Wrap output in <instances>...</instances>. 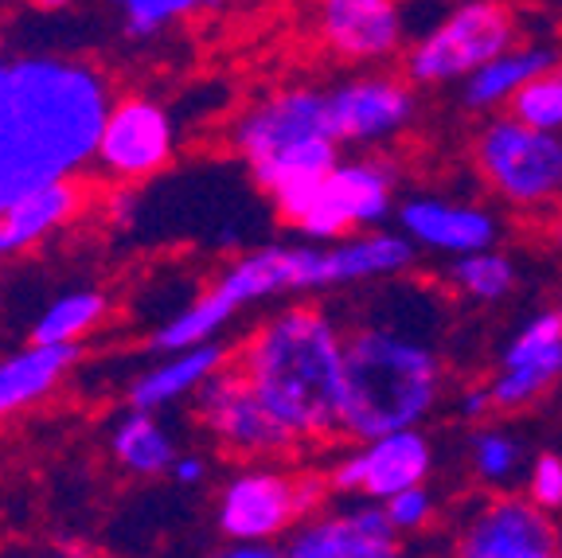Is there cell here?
<instances>
[{"label":"cell","mask_w":562,"mask_h":558,"mask_svg":"<svg viewBox=\"0 0 562 558\" xmlns=\"http://www.w3.org/2000/svg\"><path fill=\"white\" fill-rule=\"evenodd\" d=\"M110 114V87L87 63H0V215L40 183L87 165Z\"/></svg>","instance_id":"obj_1"},{"label":"cell","mask_w":562,"mask_h":558,"mask_svg":"<svg viewBox=\"0 0 562 558\" xmlns=\"http://www.w3.org/2000/svg\"><path fill=\"white\" fill-rule=\"evenodd\" d=\"M344 341L348 332L316 305H290L246 336L235 364L293 434H344Z\"/></svg>","instance_id":"obj_2"},{"label":"cell","mask_w":562,"mask_h":558,"mask_svg":"<svg viewBox=\"0 0 562 558\" xmlns=\"http://www.w3.org/2000/svg\"><path fill=\"white\" fill-rule=\"evenodd\" d=\"M446 394L438 344L403 316H375L344 341V437L371 442L391 429L422 426Z\"/></svg>","instance_id":"obj_3"},{"label":"cell","mask_w":562,"mask_h":558,"mask_svg":"<svg viewBox=\"0 0 562 558\" xmlns=\"http://www.w3.org/2000/svg\"><path fill=\"white\" fill-rule=\"evenodd\" d=\"M473 168L504 208L539 215L562 203V133L492 114L473 141Z\"/></svg>","instance_id":"obj_4"},{"label":"cell","mask_w":562,"mask_h":558,"mask_svg":"<svg viewBox=\"0 0 562 558\" xmlns=\"http://www.w3.org/2000/svg\"><path fill=\"white\" fill-rule=\"evenodd\" d=\"M516 12L504 0H465L403 55V75L414 87L465 82L476 67L516 44Z\"/></svg>","instance_id":"obj_5"},{"label":"cell","mask_w":562,"mask_h":558,"mask_svg":"<svg viewBox=\"0 0 562 558\" xmlns=\"http://www.w3.org/2000/svg\"><path fill=\"white\" fill-rule=\"evenodd\" d=\"M192 399H195V418L203 422V429H207L231 457L262 461V457L290 454L293 445L301 442V437L266 406L262 394L255 391V383L243 376L238 364L220 367Z\"/></svg>","instance_id":"obj_6"},{"label":"cell","mask_w":562,"mask_h":558,"mask_svg":"<svg viewBox=\"0 0 562 558\" xmlns=\"http://www.w3.org/2000/svg\"><path fill=\"white\" fill-rule=\"evenodd\" d=\"M453 550L461 558H559L562 524L527 492L501 489L461 515Z\"/></svg>","instance_id":"obj_7"},{"label":"cell","mask_w":562,"mask_h":558,"mask_svg":"<svg viewBox=\"0 0 562 558\" xmlns=\"http://www.w3.org/2000/svg\"><path fill=\"white\" fill-rule=\"evenodd\" d=\"M398 172L383 157H351L321 176L313 211L301 223L308 243H336L351 231L383 227V219L395 211Z\"/></svg>","instance_id":"obj_8"},{"label":"cell","mask_w":562,"mask_h":558,"mask_svg":"<svg viewBox=\"0 0 562 558\" xmlns=\"http://www.w3.org/2000/svg\"><path fill=\"white\" fill-rule=\"evenodd\" d=\"M434 472V445L422 426L391 429L371 442H356V449L340 457L328 472L333 492L363 500H391L411 484H426Z\"/></svg>","instance_id":"obj_9"},{"label":"cell","mask_w":562,"mask_h":558,"mask_svg":"<svg viewBox=\"0 0 562 558\" xmlns=\"http://www.w3.org/2000/svg\"><path fill=\"white\" fill-rule=\"evenodd\" d=\"M328 118L340 145L371 148L403 137L418 118L414 82L398 75H360L325 87Z\"/></svg>","instance_id":"obj_10"},{"label":"cell","mask_w":562,"mask_h":558,"mask_svg":"<svg viewBox=\"0 0 562 558\" xmlns=\"http://www.w3.org/2000/svg\"><path fill=\"white\" fill-rule=\"evenodd\" d=\"M313 137H336L328 118V98L321 87H290L250 105L231 130L238 157L250 165V172L270 165L285 148Z\"/></svg>","instance_id":"obj_11"},{"label":"cell","mask_w":562,"mask_h":558,"mask_svg":"<svg viewBox=\"0 0 562 558\" xmlns=\"http://www.w3.org/2000/svg\"><path fill=\"white\" fill-rule=\"evenodd\" d=\"M562 379V309H543L504 344L501 367L488 379L496 414H519L536 406Z\"/></svg>","instance_id":"obj_12"},{"label":"cell","mask_w":562,"mask_h":558,"mask_svg":"<svg viewBox=\"0 0 562 558\" xmlns=\"http://www.w3.org/2000/svg\"><path fill=\"white\" fill-rule=\"evenodd\" d=\"M301 524L297 472L250 465L227 480L220 492V532L227 539H285Z\"/></svg>","instance_id":"obj_13"},{"label":"cell","mask_w":562,"mask_h":558,"mask_svg":"<svg viewBox=\"0 0 562 558\" xmlns=\"http://www.w3.org/2000/svg\"><path fill=\"white\" fill-rule=\"evenodd\" d=\"M285 555L293 558H395L403 555V535L379 500L356 507H333L301 520L290 532Z\"/></svg>","instance_id":"obj_14"},{"label":"cell","mask_w":562,"mask_h":558,"mask_svg":"<svg viewBox=\"0 0 562 558\" xmlns=\"http://www.w3.org/2000/svg\"><path fill=\"white\" fill-rule=\"evenodd\" d=\"M94 160L117 180H145L172 160V122L149 98L114 102L98 133Z\"/></svg>","instance_id":"obj_15"},{"label":"cell","mask_w":562,"mask_h":558,"mask_svg":"<svg viewBox=\"0 0 562 558\" xmlns=\"http://www.w3.org/2000/svg\"><path fill=\"white\" fill-rule=\"evenodd\" d=\"M398 227L418 250L430 254H473L501 243L504 223L481 203H453L441 196H411L398 203Z\"/></svg>","instance_id":"obj_16"},{"label":"cell","mask_w":562,"mask_h":558,"mask_svg":"<svg viewBox=\"0 0 562 558\" xmlns=\"http://www.w3.org/2000/svg\"><path fill=\"white\" fill-rule=\"evenodd\" d=\"M321 44L348 63H379L403 47L398 0H316Z\"/></svg>","instance_id":"obj_17"},{"label":"cell","mask_w":562,"mask_h":558,"mask_svg":"<svg viewBox=\"0 0 562 558\" xmlns=\"http://www.w3.org/2000/svg\"><path fill=\"white\" fill-rule=\"evenodd\" d=\"M418 246L403 231H351V235L325 243L328 286H360V281H386L411 270Z\"/></svg>","instance_id":"obj_18"},{"label":"cell","mask_w":562,"mask_h":558,"mask_svg":"<svg viewBox=\"0 0 562 558\" xmlns=\"http://www.w3.org/2000/svg\"><path fill=\"white\" fill-rule=\"evenodd\" d=\"M559 67V55L543 44H512L508 52H501L496 59H488L484 67H476L461 87V102L465 110L476 114H496V110H508V102L527 87V82L543 75V70Z\"/></svg>","instance_id":"obj_19"},{"label":"cell","mask_w":562,"mask_h":558,"mask_svg":"<svg viewBox=\"0 0 562 558\" xmlns=\"http://www.w3.org/2000/svg\"><path fill=\"white\" fill-rule=\"evenodd\" d=\"M82 203V188L70 176L52 183H40L27 196H20L4 215H0V258L24 250V246L40 243L44 235H52L55 227H63Z\"/></svg>","instance_id":"obj_20"},{"label":"cell","mask_w":562,"mask_h":558,"mask_svg":"<svg viewBox=\"0 0 562 558\" xmlns=\"http://www.w3.org/2000/svg\"><path fill=\"white\" fill-rule=\"evenodd\" d=\"M227 364H231V351L211 341L195 344V348H184V351H172L165 364H157L153 371H145V376L133 383L130 402L140 406V411H160L168 402H180V399H188V394H195Z\"/></svg>","instance_id":"obj_21"},{"label":"cell","mask_w":562,"mask_h":558,"mask_svg":"<svg viewBox=\"0 0 562 558\" xmlns=\"http://www.w3.org/2000/svg\"><path fill=\"white\" fill-rule=\"evenodd\" d=\"M75 359H79V344H32L20 356L0 359V418L55 391Z\"/></svg>","instance_id":"obj_22"},{"label":"cell","mask_w":562,"mask_h":558,"mask_svg":"<svg viewBox=\"0 0 562 558\" xmlns=\"http://www.w3.org/2000/svg\"><path fill=\"white\" fill-rule=\"evenodd\" d=\"M114 457L122 469L137 472V477H160L176 465V445L168 429L153 418V411L133 406L114 429Z\"/></svg>","instance_id":"obj_23"},{"label":"cell","mask_w":562,"mask_h":558,"mask_svg":"<svg viewBox=\"0 0 562 558\" xmlns=\"http://www.w3.org/2000/svg\"><path fill=\"white\" fill-rule=\"evenodd\" d=\"M446 281L457 297L476 301V305H496L516 289L519 274L516 263L508 254L488 246V250H473V254H457L453 263L446 266Z\"/></svg>","instance_id":"obj_24"},{"label":"cell","mask_w":562,"mask_h":558,"mask_svg":"<svg viewBox=\"0 0 562 558\" xmlns=\"http://www.w3.org/2000/svg\"><path fill=\"white\" fill-rule=\"evenodd\" d=\"M235 313H238L235 301H231L220 286H211L203 297H195L184 313H176L165 328L153 332V348L157 351H184V348H195V344H207L227 328Z\"/></svg>","instance_id":"obj_25"},{"label":"cell","mask_w":562,"mask_h":558,"mask_svg":"<svg viewBox=\"0 0 562 558\" xmlns=\"http://www.w3.org/2000/svg\"><path fill=\"white\" fill-rule=\"evenodd\" d=\"M469 469L488 489H508L524 472V442L512 429L481 426L469 437Z\"/></svg>","instance_id":"obj_26"},{"label":"cell","mask_w":562,"mask_h":558,"mask_svg":"<svg viewBox=\"0 0 562 558\" xmlns=\"http://www.w3.org/2000/svg\"><path fill=\"white\" fill-rule=\"evenodd\" d=\"M102 316H105V297L98 289L67 293L55 305H47L44 316L35 321L32 344H79V336H87L94 324H102Z\"/></svg>","instance_id":"obj_27"},{"label":"cell","mask_w":562,"mask_h":558,"mask_svg":"<svg viewBox=\"0 0 562 558\" xmlns=\"http://www.w3.org/2000/svg\"><path fill=\"white\" fill-rule=\"evenodd\" d=\"M508 114L547 133H562V67H551L527 82L508 102Z\"/></svg>","instance_id":"obj_28"},{"label":"cell","mask_w":562,"mask_h":558,"mask_svg":"<svg viewBox=\"0 0 562 558\" xmlns=\"http://www.w3.org/2000/svg\"><path fill=\"white\" fill-rule=\"evenodd\" d=\"M114 4L125 12V32L140 40V35H157L160 27L188 12L220 9L223 0H114Z\"/></svg>","instance_id":"obj_29"},{"label":"cell","mask_w":562,"mask_h":558,"mask_svg":"<svg viewBox=\"0 0 562 558\" xmlns=\"http://www.w3.org/2000/svg\"><path fill=\"white\" fill-rule=\"evenodd\" d=\"M391 524L398 527V535H422L430 532L434 515H438V500L430 496L426 484H411V489L395 492L391 500H383Z\"/></svg>","instance_id":"obj_30"},{"label":"cell","mask_w":562,"mask_h":558,"mask_svg":"<svg viewBox=\"0 0 562 558\" xmlns=\"http://www.w3.org/2000/svg\"><path fill=\"white\" fill-rule=\"evenodd\" d=\"M527 496L536 500L539 507L562 515V457L559 454H539L536 461L527 465Z\"/></svg>","instance_id":"obj_31"},{"label":"cell","mask_w":562,"mask_h":558,"mask_svg":"<svg viewBox=\"0 0 562 558\" xmlns=\"http://www.w3.org/2000/svg\"><path fill=\"white\" fill-rule=\"evenodd\" d=\"M457 414H461L465 422H481V418H488V414H496V402H492L488 383H473L457 394Z\"/></svg>","instance_id":"obj_32"},{"label":"cell","mask_w":562,"mask_h":558,"mask_svg":"<svg viewBox=\"0 0 562 558\" xmlns=\"http://www.w3.org/2000/svg\"><path fill=\"white\" fill-rule=\"evenodd\" d=\"M172 477L180 480V484H200V480L207 477V465H203V457H176Z\"/></svg>","instance_id":"obj_33"},{"label":"cell","mask_w":562,"mask_h":558,"mask_svg":"<svg viewBox=\"0 0 562 558\" xmlns=\"http://www.w3.org/2000/svg\"><path fill=\"white\" fill-rule=\"evenodd\" d=\"M32 4H35L40 12H59V9H67L70 0H32Z\"/></svg>","instance_id":"obj_34"},{"label":"cell","mask_w":562,"mask_h":558,"mask_svg":"<svg viewBox=\"0 0 562 558\" xmlns=\"http://www.w3.org/2000/svg\"><path fill=\"white\" fill-rule=\"evenodd\" d=\"M551 238H554V246H559V250H562V215L551 223Z\"/></svg>","instance_id":"obj_35"},{"label":"cell","mask_w":562,"mask_h":558,"mask_svg":"<svg viewBox=\"0 0 562 558\" xmlns=\"http://www.w3.org/2000/svg\"><path fill=\"white\" fill-rule=\"evenodd\" d=\"M559 524H562V515H559Z\"/></svg>","instance_id":"obj_36"},{"label":"cell","mask_w":562,"mask_h":558,"mask_svg":"<svg viewBox=\"0 0 562 558\" xmlns=\"http://www.w3.org/2000/svg\"><path fill=\"white\" fill-rule=\"evenodd\" d=\"M559 4H562V0H559Z\"/></svg>","instance_id":"obj_37"}]
</instances>
